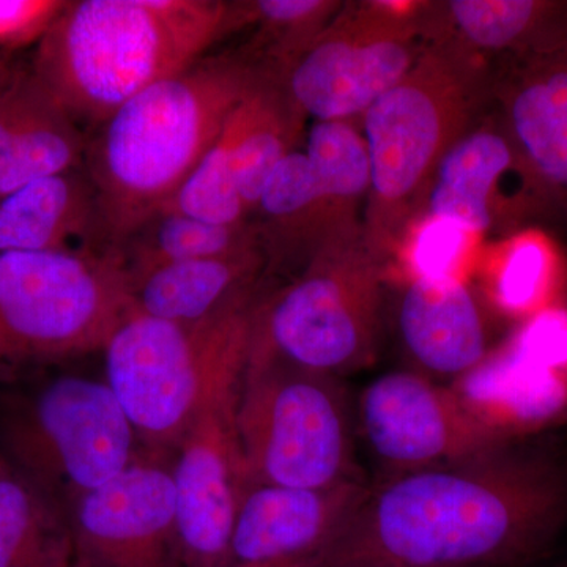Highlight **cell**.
Listing matches in <instances>:
<instances>
[{
  "instance_id": "cell-1",
  "label": "cell",
  "mask_w": 567,
  "mask_h": 567,
  "mask_svg": "<svg viewBox=\"0 0 567 567\" xmlns=\"http://www.w3.org/2000/svg\"><path fill=\"white\" fill-rule=\"evenodd\" d=\"M567 532V462L506 440L377 481L330 567H539Z\"/></svg>"
},
{
  "instance_id": "cell-2",
  "label": "cell",
  "mask_w": 567,
  "mask_h": 567,
  "mask_svg": "<svg viewBox=\"0 0 567 567\" xmlns=\"http://www.w3.org/2000/svg\"><path fill=\"white\" fill-rule=\"evenodd\" d=\"M237 32L235 2L71 0L37 44L32 71L82 130L95 132L156 82Z\"/></svg>"
},
{
  "instance_id": "cell-3",
  "label": "cell",
  "mask_w": 567,
  "mask_h": 567,
  "mask_svg": "<svg viewBox=\"0 0 567 567\" xmlns=\"http://www.w3.org/2000/svg\"><path fill=\"white\" fill-rule=\"evenodd\" d=\"M260 74L237 52L204 58L137 93L95 130L84 171L107 248L171 203Z\"/></svg>"
},
{
  "instance_id": "cell-4",
  "label": "cell",
  "mask_w": 567,
  "mask_h": 567,
  "mask_svg": "<svg viewBox=\"0 0 567 567\" xmlns=\"http://www.w3.org/2000/svg\"><path fill=\"white\" fill-rule=\"evenodd\" d=\"M487 95L483 59L432 35L409 73L364 112L371 188L363 233L377 259L385 262L421 215L436 167L480 121Z\"/></svg>"
},
{
  "instance_id": "cell-5",
  "label": "cell",
  "mask_w": 567,
  "mask_h": 567,
  "mask_svg": "<svg viewBox=\"0 0 567 567\" xmlns=\"http://www.w3.org/2000/svg\"><path fill=\"white\" fill-rule=\"evenodd\" d=\"M259 300L252 290L194 323L133 312L112 334L106 383L145 456L175 453L204 410L240 386Z\"/></svg>"
},
{
  "instance_id": "cell-6",
  "label": "cell",
  "mask_w": 567,
  "mask_h": 567,
  "mask_svg": "<svg viewBox=\"0 0 567 567\" xmlns=\"http://www.w3.org/2000/svg\"><path fill=\"white\" fill-rule=\"evenodd\" d=\"M382 265L363 229L328 238L289 286L260 298L249 352L341 380L371 368L382 334Z\"/></svg>"
},
{
  "instance_id": "cell-7",
  "label": "cell",
  "mask_w": 567,
  "mask_h": 567,
  "mask_svg": "<svg viewBox=\"0 0 567 567\" xmlns=\"http://www.w3.org/2000/svg\"><path fill=\"white\" fill-rule=\"evenodd\" d=\"M235 425L249 484L320 491L365 481L341 379L249 352Z\"/></svg>"
},
{
  "instance_id": "cell-8",
  "label": "cell",
  "mask_w": 567,
  "mask_h": 567,
  "mask_svg": "<svg viewBox=\"0 0 567 567\" xmlns=\"http://www.w3.org/2000/svg\"><path fill=\"white\" fill-rule=\"evenodd\" d=\"M133 312L111 248L0 254V368L104 350Z\"/></svg>"
},
{
  "instance_id": "cell-9",
  "label": "cell",
  "mask_w": 567,
  "mask_h": 567,
  "mask_svg": "<svg viewBox=\"0 0 567 567\" xmlns=\"http://www.w3.org/2000/svg\"><path fill=\"white\" fill-rule=\"evenodd\" d=\"M106 382L58 375L0 398V456L70 511L144 454Z\"/></svg>"
},
{
  "instance_id": "cell-10",
  "label": "cell",
  "mask_w": 567,
  "mask_h": 567,
  "mask_svg": "<svg viewBox=\"0 0 567 567\" xmlns=\"http://www.w3.org/2000/svg\"><path fill=\"white\" fill-rule=\"evenodd\" d=\"M427 10L429 3L344 2L279 82L305 117L361 118L423 54Z\"/></svg>"
},
{
  "instance_id": "cell-11",
  "label": "cell",
  "mask_w": 567,
  "mask_h": 567,
  "mask_svg": "<svg viewBox=\"0 0 567 567\" xmlns=\"http://www.w3.org/2000/svg\"><path fill=\"white\" fill-rule=\"evenodd\" d=\"M354 425L377 481L456 464L509 440L450 388L410 369L361 390Z\"/></svg>"
},
{
  "instance_id": "cell-12",
  "label": "cell",
  "mask_w": 567,
  "mask_h": 567,
  "mask_svg": "<svg viewBox=\"0 0 567 567\" xmlns=\"http://www.w3.org/2000/svg\"><path fill=\"white\" fill-rule=\"evenodd\" d=\"M238 390L204 410L175 450V518L183 567H229L238 507L249 486L238 445Z\"/></svg>"
},
{
  "instance_id": "cell-13",
  "label": "cell",
  "mask_w": 567,
  "mask_h": 567,
  "mask_svg": "<svg viewBox=\"0 0 567 567\" xmlns=\"http://www.w3.org/2000/svg\"><path fill=\"white\" fill-rule=\"evenodd\" d=\"M505 58L492 81L499 122L535 200L567 213V21Z\"/></svg>"
},
{
  "instance_id": "cell-14",
  "label": "cell",
  "mask_w": 567,
  "mask_h": 567,
  "mask_svg": "<svg viewBox=\"0 0 567 567\" xmlns=\"http://www.w3.org/2000/svg\"><path fill=\"white\" fill-rule=\"evenodd\" d=\"M81 567H183L173 473L142 456L70 507Z\"/></svg>"
},
{
  "instance_id": "cell-15",
  "label": "cell",
  "mask_w": 567,
  "mask_h": 567,
  "mask_svg": "<svg viewBox=\"0 0 567 567\" xmlns=\"http://www.w3.org/2000/svg\"><path fill=\"white\" fill-rule=\"evenodd\" d=\"M369 488L368 481L320 491L249 484L229 567H330Z\"/></svg>"
},
{
  "instance_id": "cell-16",
  "label": "cell",
  "mask_w": 567,
  "mask_h": 567,
  "mask_svg": "<svg viewBox=\"0 0 567 567\" xmlns=\"http://www.w3.org/2000/svg\"><path fill=\"white\" fill-rule=\"evenodd\" d=\"M398 328L410 371L440 380L472 372L487 352L475 298L450 274H417L401 295Z\"/></svg>"
},
{
  "instance_id": "cell-17",
  "label": "cell",
  "mask_w": 567,
  "mask_h": 567,
  "mask_svg": "<svg viewBox=\"0 0 567 567\" xmlns=\"http://www.w3.org/2000/svg\"><path fill=\"white\" fill-rule=\"evenodd\" d=\"M89 137L31 70L0 91V199L29 183L84 169Z\"/></svg>"
},
{
  "instance_id": "cell-18",
  "label": "cell",
  "mask_w": 567,
  "mask_h": 567,
  "mask_svg": "<svg viewBox=\"0 0 567 567\" xmlns=\"http://www.w3.org/2000/svg\"><path fill=\"white\" fill-rule=\"evenodd\" d=\"M513 175L525 178L499 118L476 123L443 156L425 193L421 215L427 221L451 224L462 233H487L505 210V183Z\"/></svg>"
},
{
  "instance_id": "cell-19",
  "label": "cell",
  "mask_w": 567,
  "mask_h": 567,
  "mask_svg": "<svg viewBox=\"0 0 567 567\" xmlns=\"http://www.w3.org/2000/svg\"><path fill=\"white\" fill-rule=\"evenodd\" d=\"M107 249L84 169L29 183L0 199V254Z\"/></svg>"
},
{
  "instance_id": "cell-20",
  "label": "cell",
  "mask_w": 567,
  "mask_h": 567,
  "mask_svg": "<svg viewBox=\"0 0 567 567\" xmlns=\"http://www.w3.org/2000/svg\"><path fill=\"white\" fill-rule=\"evenodd\" d=\"M267 271L260 244L205 259L164 265L132 284L134 315L194 323L257 290Z\"/></svg>"
},
{
  "instance_id": "cell-21",
  "label": "cell",
  "mask_w": 567,
  "mask_h": 567,
  "mask_svg": "<svg viewBox=\"0 0 567 567\" xmlns=\"http://www.w3.org/2000/svg\"><path fill=\"white\" fill-rule=\"evenodd\" d=\"M305 118L281 82L265 74L227 118L235 175L249 219L276 166L298 151Z\"/></svg>"
},
{
  "instance_id": "cell-22",
  "label": "cell",
  "mask_w": 567,
  "mask_h": 567,
  "mask_svg": "<svg viewBox=\"0 0 567 567\" xmlns=\"http://www.w3.org/2000/svg\"><path fill=\"white\" fill-rule=\"evenodd\" d=\"M0 567H81L70 511L2 456Z\"/></svg>"
},
{
  "instance_id": "cell-23",
  "label": "cell",
  "mask_w": 567,
  "mask_h": 567,
  "mask_svg": "<svg viewBox=\"0 0 567 567\" xmlns=\"http://www.w3.org/2000/svg\"><path fill=\"white\" fill-rule=\"evenodd\" d=\"M252 216L267 270L289 262L303 268L327 240L322 196L305 151L290 153L276 166Z\"/></svg>"
},
{
  "instance_id": "cell-24",
  "label": "cell",
  "mask_w": 567,
  "mask_h": 567,
  "mask_svg": "<svg viewBox=\"0 0 567 567\" xmlns=\"http://www.w3.org/2000/svg\"><path fill=\"white\" fill-rule=\"evenodd\" d=\"M431 3L432 35L484 54H514L566 21V3L548 0H451Z\"/></svg>"
},
{
  "instance_id": "cell-25",
  "label": "cell",
  "mask_w": 567,
  "mask_h": 567,
  "mask_svg": "<svg viewBox=\"0 0 567 567\" xmlns=\"http://www.w3.org/2000/svg\"><path fill=\"white\" fill-rule=\"evenodd\" d=\"M259 244L256 227L216 224L163 207L123 235L111 249L130 282L164 265L223 256Z\"/></svg>"
},
{
  "instance_id": "cell-26",
  "label": "cell",
  "mask_w": 567,
  "mask_h": 567,
  "mask_svg": "<svg viewBox=\"0 0 567 567\" xmlns=\"http://www.w3.org/2000/svg\"><path fill=\"white\" fill-rule=\"evenodd\" d=\"M306 156L322 196L327 240L363 229L371 166L361 128L353 122H315L306 137Z\"/></svg>"
},
{
  "instance_id": "cell-27",
  "label": "cell",
  "mask_w": 567,
  "mask_h": 567,
  "mask_svg": "<svg viewBox=\"0 0 567 567\" xmlns=\"http://www.w3.org/2000/svg\"><path fill=\"white\" fill-rule=\"evenodd\" d=\"M344 2L338 0H246L238 2L240 32L251 29L237 52L252 69L279 81L328 28Z\"/></svg>"
},
{
  "instance_id": "cell-28",
  "label": "cell",
  "mask_w": 567,
  "mask_h": 567,
  "mask_svg": "<svg viewBox=\"0 0 567 567\" xmlns=\"http://www.w3.org/2000/svg\"><path fill=\"white\" fill-rule=\"evenodd\" d=\"M164 207L204 221L227 226L251 221L238 189L233 136L227 122L218 140L208 148L171 203Z\"/></svg>"
},
{
  "instance_id": "cell-29",
  "label": "cell",
  "mask_w": 567,
  "mask_h": 567,
  "mask_svg": "<svg viewBox=\"0 0 567 567\" xmlns=\"http://www.w3.org/2000/svg\"><path fill=\"white\" fill-rule=\"evenodd\" d=\"M65 6L63 0H0V50L39 44Z\"/></svg>"
},
{
  "instance_id": "cell-30",
  "label": "cell",
  "mask_w": 567,
  "mask_h": 567,
  "mask_svg": "<svg viewBox=\"0 0 567 567\" xmlns=\"http://www.w3.org/2000/svg\"><path fill=\"white\" fill-rule=\"evenodd\" d=\"M11 73H13V70H11L9 63L6 61H0V91H2L3 85H6L7 81H9Z\"/></svg>"
}]
</instances>
